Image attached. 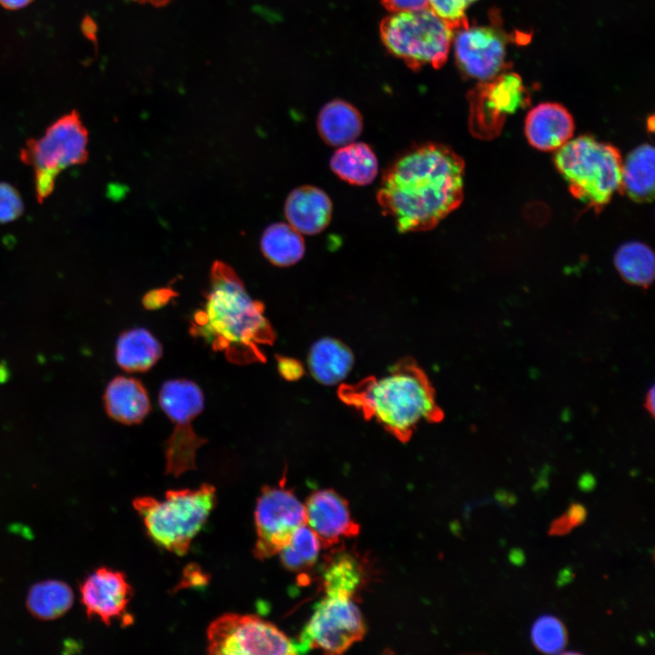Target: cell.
I'll use <instances>...</instances> for the list:
<instances>
[{"mask_svg":"<svg viewBox=\"0 0 655 655\" xmlns=\"http://www.w3.org/2000/svg\"><path fill=\"white\" fill-rule=\"evenodd\" d=\"M465 164L450 146L415 144L383 171L377 200L400 233L437 227L464 197Z\"/></svg>","mask_w":655,"mask_h":655,"instance_id":"obj_1","label":"cell"},{"mask_svg":"<svg viewBox=\"0 0 655 655\" xmlns=\"http://www.w3.org/2000/svg\"><path fill=\"white\" fill-rule=\"evenodd\" d=\"M205 301L189 320V333L202 338L214 351L233 364L266 362L264 346L272 345L276 333L264 315V305L253 299L236 271L215 261Z\"/></svg>","mask_w":655,"mask_h":655,"instance_id":"obj_2","label":"cell"},{"mask_svg":"<svg viewBox=\"0 0 655 655\" xmlns=\"http://www.w3.org/2000/svg\"><path fill=\"white\" fill-rule=\"evenodd\" d=\"M338 395L403 442L410 438L420 422H438L444 416L428 378L409 359L394 365L382 377L342 385Z\"/></svg>","mask_w":655,"mask_h":655,"instance_id":"obj_3","label":"cell"},{"mask_svg":"<svg viewBox=\"0 0 655 655\" xmlns=\"http://www.w3.org/2000/svg\"><path fill=\"white\" fill-rule=\"evenodd\" d=\"M554 163L573 196L596 212L620 189V151L590 136L569 140L556 150Z\"/></svg>","mask_w":655,"mask_h":655,"instance_id":"obj_4","label":"cell"},{"mask_svg":"<svg viewBox=\"0 0 655 655\" xmlns=\"http://www.w3.org/2000/svg\"><path fill=\"white\" fill-rule=\"evenodd\" d=\"M216 489L202 484L195 489H170L165 499L138 497L133 501L150 538L160 547L185 555L216 504Z\"/></svg>","mask_w":655,"mask_h":655,"instance_id":"obj_5","label":"cell"},{"mask_svg":"<svg viewBox=\"0 0 655 655\" xmlns=\"http://www.w3.org/2000/svg\"><path fill=\"white\" fill-rule=\"evenodd\" d=\"M390 13L379 25L388 53L414 71L426 66L438 69L446 63L453 30L429 6Z\"/></svg>","mask_w":655,"mask_h":655,"instance_id":"obj_6","label":"cell"},{"mask_svg":"<svg viewBox=\"0 0 655 655\" xmlns=\"http://www.w3.org/2000/svg\"><path fill=\"white\" fill-rule=\"evenodd\" d=\"M20 157L32 167L36 198L44 201L61 171L87 160L88 132L78 113L71 111L54 122L42 136L27 140Z\"/></svg>","mask_w":655,"mask_h":655,"instance_id":"obj_7","label":"cell"},{"mask_svg":"<svg viewBox=\"0 0 655 655\" xmlns=\"http://www.w3.org/2000/svg\"><path fill=\"white\" fill-rule=\"evenodd\" d=\"M158 403L175 423V428L165 444L166 473L178 476L196 469V452L207 441L196 435L191 425L204 408V395L191 380L170 379L162 384Z\"/></svg>","mask_w":655,"mask_h":655,"instance_id":"obj_8","label":"cell"},{"mask_svg":"<svg viewBox=\"0 0 655 655\" xmlns=\"http://www.w3.org/2000/svg\"><path fill=\"white\" fill-rule=\"evenodd\" d=\"M210 654H299L304 650L273 623L257 615L225 613L207 631Z\"/></svg>","mask_w":655,"mask_h":655,"instance_id":"obj_9","label":"cell"},{"mask_svg":"<svg viewBox=\"0 0 655 655\" xmlns=\"http://www.w3.org/2000/svg\"><path fill=\"white\" fill-rule=\"evenodd\" d=\"M297 640L304 652L319 649L326 653L340 654L366 633V623L353 595L325 591Z\"/></svg>","mask_w":655,"mask_h":655,"instance_id":"obj_10","label":"cell"},{"mask_svg":"<svg viewBox=\"0 0 655 655\" xmlns=\"http://www.w3.org/2000/svg\"><path fill=\"white\" fill-rule=\"evenodd\" d=\"M305 523L304 504L284 482L263 487L255 509V557L263 560L279 553L295 530Z\"/></svg>","mask_w":655,"mask_h":655,"instance_id":"obj_11","label":"cell"},{"mask_svg":"<svg viewBox=\"0 0 655 655\" xmlns=\"http://www.w3.org/2000/svg\"><path fill=\"white\" fill-rule=\"evenodd\" d=\"M469 128L479 137H489L499 132L508 115L525 107L529 93L521 77L504 71L478 84L468 94Z\"/></svg>","mask_w":655,"mask_h":655,"instance_id":"obj_12","label":"cell"},{"mask_svg":"<svg viewBox=\"0 0 655 655\" xmlns=\"http://www.w3.org/2000/svg\"><path fill=\"white\" fill-rule=\"evenodd\" d=\"M489 25L458 29L453 40L457 66L465 76L488 81L509 69L506 61L509 34L500 26L497 15Z\"/></svg>","mask_w":655,"mask_h":655,"instance_id":"obj_13","label":"cell"},{"mask_svg":"<svg viewBox=\"0 0 655 655\" xmlns=\"http://www.w3.org/2000/svg\"><path fill=\"white\" fill-rule=\"evenodd\" d=\"M304 506L306 524L316 533L321 547L330 548L359 534L360 527L351 516L348 502L334 489L313 491Z\"/></svg>","mask_w":655,"mask_h":655,"instance_id":"obj_14","label":"cell"},{"mask_svg":"<svg viewBox=\"0 0 655 655\" xmlns=\"http://www.w3.org/2000/svg\"><path fill=\"white\" fill-rule=\"evenodd\" d=\"M80 593L86 614L109 625L112 620L126 612L132 588L125 574L102 567L85 579Z\"/></svg>","mask_w":655,"mask_h":655,"instance_id":"obj_15","label":"cell"},{"mask_svg":"<svg viewBox=\"0 0 655 655\" xmlns=\"http://www.w3.org/2000/svg\"><path fill=\"white\" fill-rule=\"evenodd\" d=\"M573 132L572 116L558 103H541L533 107L525 119L526 137L540 151L558 150L571 139Z\"/></svg>","mask_w":655,"mask_h":655,"instance_id":"obj_16","label":"cell"},{"mask_svg":"<svg viewBox=\"0 0 655 655\" xmlns=\"http://www.w3.org/2000/svg\"><path fill=\"white\" fill-rule=\"evenodd\" d=\"M333 205L328 195L321 188L304 185L293 189L284 205L288 224L300 234L317 235L329 225Z\"/></svg>","mask_w":655,"mask_h":655,"instance_id":"obj_17","label":"cell"},{"mask_svg":"<svg viewBox=\"0 0 655 655\" xmlns=\"http://www.w3.org/2000/svg\"><path fill=\"white\" fill-rule=\"evenodd\" d=\"M103 399L107 415L126 425L142 422L151 409L146 388L135 378L115 377L106 386Z\"/></svg>","mask_w":655,"mask_h":655,"instance_id":"obj_18","label":"cell"},{"mask_svg":"<svg viewBox=\"0 0 655 655\" xmlns=\"http://www.w3.org/2000/svg\"><path fill=\"white\" fill-rule=\"evenodd\" d=\"M321 139L328 146L339 147L354 142L362 133L363 118L350 103L335 99L325 104L317 118Z\"/></svg>","mask_w":655,"mask_h":655,"instance_id":"obj_19","label":"cell"},{"mask_svg":"<svg viewBox=\"0 0 655 655\" xmlns=\"http://www.w3.org/2000/svg\"><path fill=\"white\" fill-rule=\"evenodd\" d=\"M354 365V355L341 341L323 338L316 341L307 356V367L319 383L333 386L348 377Z\"/></svg>","mask_w":655,"mask_h":655,"instance_id":"obj_20","label":"cell"},{"mask_svg":"<svg viewBox=\"0 0 655 655\" xmlns=\"http://www.w3.org/2000/svg\"><path fill=\"white\" fill-rule=\"evenodd\" d=\"M333 173L354 186H367L378 176V161L372 147L364 142H351L338 147L329 160Z\"/></svg>","mask_w":655,"mask_h":655,"instance_id":"obj_21","label":"cell"},{"mask_svg":"<svg viewBox=\"0 0 655 655\" xmlns=\"http://www.w3.org/2000/svg\"><path fill=\"white\" fill-rule=\"evenodd\" d=\"M162 346L146 328L123 332L116 341V360L127 372L149 370L161 358Z\"/></svg>","mask_w":655,"mask_h":655,"instance_id":"obj_22","label":"cell"},{"mask_svg":"<svg viewBox=\"0 0 655 655\" xmlns=\"http://www.w3.org/2000/svg\"><path fill=\"white\" fill-rule=\"evenodd\" d=\"M654 156L653 146L644 144L634 148L622 164L620 191L636 202H649L654 196Z\"/></svg>","mask_w":655,"mask_h":655,"instance_id":"obj_23","label":"cell"},{"mask_svg":"<svg viewBox=\"0 0 655 655\" xmlns=\"http://www.w3.org/2000/svg\"><path fill=\"white\" fill-rule=\"evenodd\" d=\"M260 248L271 264L281 267L300 261L306 250L302 234L283 222L271 224L264 230Z\"/></svg>","mask_w":655,"mask_h":655,"instance_id":"obj_24","label":"cell"},{"mask_svg":"<svg viewBox=\"0 0 655 655\" xmlns=\"http://www.w3.org/2000/svg\"><path fill=\"white\" fill-rule=\"evenodd\" d=\"M614 265L629 284L646 288L653 282L654 254L641 242L630 241L621 245L615 253Z\"/></svg>","mask_w":655,"mask_h":655,"instance_id":"obj_25","label":"cell"},{"mask_svg":"<svg viewBox=\"0 0 655 655\" xmlns=\"http://www.w3.org/2000/svg\"><path fill=\"white\" fill-rule=\"evenodd\" d=\"M73 601L74 594L67 584L59 580H45L31 588L26 605L35 618L54 620L65 614Z\"/></svg>","mask_w":655,"mask_h":655,"instance_id":"obj_26","label":"cell"},{"mask_svg":"<svg viewBox=\"0 0 655 655\" xmlns=\"http://www.w3.org/2000/svg\"><path fill=\"white\" fill-rule=\"evenodd\" d=\"M320 549L317 536L305 523L295 530L288 544L278 554L285 568L300 571L316 563Z\"/></svg>","mask_w":655,"mask_h":655,"instance_id":"obj_27","label":"cell"},{"mask_svg":"<svg viewBox=\"0 0 655 655\" xmlns=\"http://www.w3.org/2000/svg\"><path fill=\"white\" fill-rule=\"evenodd\" d=\"M325 591H340L355 596L362 581V574L357 560L343 553L335 556L324 572Z\"/></svg>","mask_w":655,"mask_h":655,"instance_id":"obj_28","label":"cell"},{"mask_svg":"<svg viewBox=\"0 0 655 655\" xmlns=\"http://www.w3.org/2000/svg\"><path fill=\"white\" fill-rule=\"evenodd\" d=\"M531 640L535 648L543 653H559L567 645V630L559 619L544 615L534 622Z\"/></svg>","mask_w":655,"mask_h":655,"instance_id":"obj_29","label":"cell"},{"mask_svg":"<svg viewBox=\"0 0 655 655\" xmlns=\"http://www.w3.org/2000/svg\"><path fill=\"white\" fill-rule=\"evenodd\" d=\"M477 0H428V6L453 31L469 26L466 9Z\"/></svg>","mask_w":655,"mask_h":655,"instance_id":"obj_30","label":"cell"},{"mask_svg":"<svg viewBox=\"0 0 655 655\" xmlns=\"http://www.w3.org/2000/svg\"><path fill=\"white\" fill-rule=\"evenodd\" d=\"M23 212L24 202L17 189L6 182H0V223L15 221Z\"/></svg>","mask_w":655,"mask_h":655,"instance_id":"obj_31","label":"cell"},{"mask_svg":"<svg viewBox=\"0 0 655 655\" xmlns=\"http://www.w3.org/2000/svg\"><path fill=\"white\" fill-rule=\"evenodd\" d=\"M276 358L278 373L286 380H297L304 375V367L297 359L284 356H277Z\"/></svg>","mask_w":655,"mask_h":655,"instance_id":"obj_32","label":"cell"},{"mask_svg":"<svg viewBox=\"0 0 655 655\" xmlns=\"http://www.w3.org/2000/svg\"><path fill=\"white\" fill-rule=\"evenodd\" d=\"M176 295V292L168 287L154 289L145 295L143 305L147 309H157L166 306Z\"/></svg>","mask_w":655,"mask_h":655,"instance_id":"obj_33","label":"cell"},{"mask_svg":"<svg viewBox=\"0 0 655 655\" xmlns=\"http://www.w3.org/2000/svg\"><path fill=\"white\" fill-rule=\"evenodd\" d=\"M389 12L415 10L428 6V0H380Z\"/></svg>","mask_w":655,"mask_h":655,"instance_id":"obj_34","label":"cell"},{"mask_svg":"<svg viewBox=\"0 0 655 655\" xmlns=\"http://www.w3.org/2000/svg\"><path fill=\"white\" fill-rule=\"evenodd\" d=\"M573 528V525L565 513L552 521L549 529V534L552 536L566 535L570 532Z\"/></svg>","mask_w":655,"mask_h":655,"instance_id":"obj_35","label":"cell"},{"mask_svg":"<svg viewBox=\"0 0 655 655\" xmlns=\"http://www.w3.org/2000/svg\"><path fill=\"white\" fill-rule=\"evenodd\" d=\"M566 515L568 516L573 527H576L584 522L587 512L583 505L579 503H572L569 507Z\"/></svg>","mask_w":655,"mask_h":655,"instance_id":"obj_36","label":"cell"},{"mask_svg":"<svg viewBox=\"0 0 655 655\" xmlns=\"http://www.w3.org/2000/svg\"><path fill=\"white\" fill-rule=\"evenodd\" d=\"M596 485V480L591 474H584L579 479V487L582 491H591Z\"/></svg>","mask_w":655,"mask_h":655,"instance_id":"obj_37","label":"cell"},{"mask_svg":"<svg viewBox=\"0 0 655 655\" xmlns=\"http://www.w3.org/2000/svg\"><path fill=\"white\" fill-rule=\"evenodd\" d=\"M509 559L512 564L521 566L525 561V554L520 549L515 548L509 551Z\"/></svg>","mask_w":655,"mask_h":655,"instance_id":"obj_38","label":"cell"},{"mask_svg":"<svg viewBox=\"0 0 655 655\" xmlns=\"http://www.w3.org/2000/svg\"><path fill=\"white\" fill-rule=\"evenodd\" d=\"M644 407L651 416H654V408H655L654 386H652L647 392V395L645 398V402H644Z\"/></svg>","mask_w":655,"mask_h":655,"instance_id":"obj_39","label":"cell"},{"mask_svg":"<svg viewBox=\"0 0 655 655\" xmlns=\"http://www.w3.org/2000/svg\"><path fill=\"white\" fill-rule=\"evenodd\" d=\"M33 0H0V5L7 9H18L27 5Z\"/></svg>","mask_w":655,"mask_h":655,"instance_id":"obj_40","label":"cell"},{"mask_svg":"<svg viewBox=\"0 0 655 655\" xmlns=\"http://www.w3.org/2000/svg\"><path fill=\"white\" fill-rule=\"evenodd\" d=\"M496 499L505 506H509L515 503L516 498L514 495L509 494L508 491L500 489L496 493Z\"/></svg>","mask_w":655,"mask_h":655,"instance_id":"obj_41","label":"cell"},{"mask_svg":"<svg viewBox=\"0 0 655 655\" xmlns=\"http://www.w3.org/2000/svg\"><path fill=\"white\" fill-rule=\"evenodd\" d=\"M574 578V573L571 571L570 569L565 568L560 570L558 579H557V584L558 586H563L568 583H569Z\"/></svg>","mask_w":655,"mask_h":655,"instance_id":"obj_42","label":"cell"},{"mask_svg":"<svg viewBox=\"0 0 655 655\" xmlns=\"http://www.w3.org/2000/svg\"><path fill=\"white\" fill-rule=\"evenodd\" d=\"M139 3H147L155 6H163L168 4L172 0H135Z\"/></svg>","mask_w":655,"mask_h":655,"instance_id":"obj_43","label":"cell"}]
</instances>
